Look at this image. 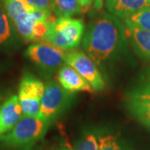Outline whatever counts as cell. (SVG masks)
<instances>
[{
  "mask_svg": "<svg viewBox=\"0 0 150 150\" xmlns=\"http://www.w3.org/2000/svg\"><path fill=\"white\" fill-rule=\"evenodd\" d=\"M19 37L25 42L38 43L44 39L51 23L53 12L42 10L26 0H0Z\"/></svg>",
  "mask_w": 150,
  "mask_h": 150,
  "instance_id": "obj_2",
  "label": "cell"
},
{
  "mask_svg": "<svg viewBox=\"0 0 150 150\" xmlns=\"http://www.w3.org/2000/svg\"><path fill=\"white\" fill-rule=\"evenodd\" d=\"M149 5L150 0H105L108 13L123 20Z\"/></svg>",
  "mask_w": 150,
  "mask_h": 150,
  "instance_id": "obj_12",
  "label": "cell"
},
{
  "mask_svg": "<svg viewBox=\"0 0 150 150\" xmlns=\"http://www.w3.org/2000/svg\"><path fill=\"white\" fill-rule=\"evenodd\" d=\"M51 8L58 17H73L79 14L82 7L79 0H50Z\"/></svg>",
  "mask_w": 150,
  "mask_h": 150,
  "instance_id": "obj_16",
  "label": "cell"
},
{
  "mask_svg": "<svg viewBox=\"0 0 150 150\" xmlns=\"http://www.w3.org/2000/svg\"><path fill=\"white\" fill-rule=\"evenodd\" d=\"M126 39L124 26L119 18L102 13L87 28L82 49L98 67L117 57L123 50Z\"/></svg>",
  "mask_w": 150,
  "mask_h": 150,
  "instance_id": "obj_1",
  "label": "cell"
},
{
  "mask_svg": "<svg viewBox=\"0 0 150 150\" xmlns=\"http://www.w3.org/2000/svg\"><path fill=\"white\" fill-rule=\"evenodd\" d=\"M128 94L150 97V68L146 69L143 72L139 80Z\"/></svg>",
  "mask_w": 150,
  "mask_h": 150,
  "instance_id": "obj_19",
  "label": "cell"
},
{
  "mask_svg": "<svg viewBox=\"0 0 150 150\" xmlns=\"http://www.w3.org/2000/svg\"><path fill=\"white\" fill-rule=\"evenodd\" d=\"M23 117L18 95L13 94L0 106V138L10 131Z\"/></svg>",
  "mask_w": 150,
  "mask_h": 150,
  "instance_id": "obj_9",
  "label": "cell"
},
{
  "mask_svg": "<svg viewBox=\"0 0 150 150\" xmlns=\"http://www.w3.org/2000/svg\"><path fill=\"white\" fill-rule=\"evenodd\" d=\"M79 1L82 7V11H83V8H88L89 5L93 4V0H79Z\"/></svg>",
  "mask_w": 150,
  "mask_h": 150,
  "instance_id": "obj_21",
  "label": "cell"
},
{
  "mask_svg": "<svg viewBox=\"0 0 150 150\" xmlns=\"http://www.w3.org/2000/svg\"><path fill=\"white\" fill-rule=\"evenodd\" d=\"M74 150H99L96 130L87 129L83 131L79 139L76 142Z\"/></svg>",
  "mask_w": 150,
  "mask_h": 150,
  "instance_id": "obj_18",
  "label": "cell"
},
{
  "mask_svg": "<svg viewBox=\"0 0 150 150\" xmlns=\"http://www.w3.org/2000/svg\"><path fill=\"white\" fill-rule=\"evenodd\" d=\"M26 1L36 8L48 11V12H53L50 0H26Z\"/></svg>",
  "mask_w": 150,
  "mask_h": 150,
  "instance_id": "obj_20",
  "label": "cell"
},
{
  "mask_svg": "<svg viewBox=\"0 0 150 150\" xmlns=\"http://www.w3.org/2000/svg\"><path fill=\"white\" fill-rule=\"evenodd\" d=\"M65 64L69 65L85 79L93 90L101 91L105 87V81L97 64L83 51H66Z\"/></svg>",
  "mask_w": 150,
  "mask_h": 150,
  "instance_id": "obj_8",
  "label": "cell"
},
{
  "mask_svg": "<svg viewBox=\"0 0 150 150\" xmlns=\"http://www.w3.org/2000/svg\"><path fill=\"white\" fill-rule=\"evenodd\" d=\"M18 33L0 2V51L11 50L18 44Z\"/></svg>",
  "mask_w": 150,
  "mask_h": 150,
  "instance_id": "obj_14",
  "label": "cell"
},
{
  "mask_svg": "<svg viewBox=\"0 0 150 150\" xmlns=\"http://www.w3.org/2000/svg\"><path fill=\"white\" fill-rule=\"evenodd\" d=\"M3 102H4V96H3L2 93H0V106L3 103Z\"/></svg>",
  "mask_w": 150,
  "mask_h": 150,
  "instance_id": "obj_23",
  "label": "cell"
},
{
  "mask_svg": "<svg viewBox=\"0 0 150 150\" xmlns=\"http://www.w3.org/2000/svg\"><path fill=\"white\" fill-rule=\"evenodd\" d=\"M84 32V23L81 19L59 17L50 24L43 41L64 51L74 50L82 42Z\"/></svg>",
  "mask_w": 150,
  "mask_h": 150,
  "instance_id": "obj_4",
  "label": "cell"
},
{
  "mask_svg": "<svg viewBox=\"0 0 150 150\" xmlns=\"http://www.w3.org/2000/svg\"><path fill=\"white\" fill-rule=\"evenodd\" d=\"M99 150H133L118 134L106 129H96Z\"/></svg>",
  "mask_w": 150,
  "mask_h": 150,
  "instance_id": "obj_15",
  "label": "cell"
},
{
  "mask_svg": "<svg viewBox=\"0 0 150 150\" xmlns=\"http://www.w3.org/2000/svg\"><path fill=\"white\" fill-rule=\"evenodd\" d=\"M103 0H93V4L97 9H99L103 5Z\"/></svg>",
  "mask_w": 150,
  "mask_h": 150,
  "instance_id": "obj_22",
  "label": "cell"
},
{
  "mask_svg": "<svg viewBox=\"0 0 150 150\" xmlns=\"http://www.w3.org/2000/svg\"><path fill=\"white\" fill-rule=\"evenodd\" d=\"M57 79L65 90L70 93L93 91V88L76 70L69 65H63L58 72Z\"/></svg>",
  "mask_w": 150,
  "mask_h": 150,
  "instance_id": "obj_10",
  "label": "cell"
},
{
  "mask_svg": "<svg viewBox=\"0 0 150 150\" xmlns=\"http://www.w3.org/2000/svg\"><path fill=\"white\" fill-rule=\"evenodd\" d=\"M124 23L150 32V5L124 19Z\"/></svg>",
  "mask_w": 150,
  "mask_h": 150,
  "instance_id": "obj_17",
  "label": "cell"
},
{
  "mask_svg": "<svg viewBox=\"0 0 150 150\" xmlns=\"http://www.w3.org/2000/svg\"><path fill=\"white\" fill-rule=\"evenodd\" d=\"M44 90L45 84L39 79L29 73L23 74L18 93L23 116H39Z\"/></svg>",
  "mask_w": 150,
  "mask_h": 150,
  "instance_id": "obj_6",
  "label": "cell"
},
{
  "mask_svg": "<svg viewBox=\"0 0 150 150\" xmlns=\"http://www.w3.org/2000/svg\"><path fill=\"white\" fill-rule=\"evenodd\" d=\"M124 29L134 52L141 59L150 62V32L129 24L124 25Z\"/></svg>",
  "mask_w": 150,
  "mask_h": 150,
  "instance_id": "obj_11",
  "label": "cell"
},
{
  "mask_svg": "<svg viewBox=\"0 0 150 150\" xmlns=\"http://www.w3.org/2000/svg\"><path fill=\"white\" fill-rule=\"evenodd\" d=\"M65 54L64 50L46 41H41L29 45L25 57L42 69L54 71L65 63Z\"/></svg>",
  "mask_w": 150,
  "mask_h": 150,
  "instance_id": "obj_7",
  "label": "cell"
},
{
  "mask_svg": "<svg viewBox=\"0 0 150 150\" xmlns=\"http://www.w3.org/2000/svg\"><path fill=\"white\" fill-rule=\"evenodd\" d=\"M60 150H71V149H67V148H66V149H62Z\"/></svg>",
  "mask_w": 150,
  "mask_h": 150,
  "instance_id": "obj_24",
  "label": "cell"
},
{
  "mask_svg": "<svg viewBox=\"0 0 150 150\" xmlns=\"http://www.w3.org/2000/svg\"><path fill=\"white\" fill-rule=\"evenodd\" d=\"M126 107L134 118L150 129V97L128 94Z\"/></svg>",
  "mask_w": 150,
  "mask_h": 150,
  "instance_id": "obj_13",
  "label": "cell"
},
{
  "mask_svg": "<svg viewBox=\"0 0 150 150\" xmlns=\"http://www.w3.org/2000/svg\"><path fill=\"white\" fill-rule=\"evenodd\" d=\"M73 97L74 93L65 90L59 83L48 81L45 84L38 117L52 123L69 107Z\"/></svg>",
  "mask_w": 150,
  "mask_h": 150,
  "instance_id": "obj_5",
  "label": "cell"
},
{
  "mask_svg": "<svg viewBox=\"0 0 150 150\" xmlns=\"http://www.w3.org/2000/svg\"><path fill=\"white\" fill-rule=\"evenodd\" d=\"M71 150H74V149H71Z\"/></svg>",
  "mask_w": 150,
  "mask_h": 150,
  "instance_id": "obj_25",
  "label": "cell"
},
{
  "mask_svg": "<svg viewBox=\"0 0 150 150\" xmlns=\"http://www.w3.org/2000/svg\"><path fill=\"white\" fill-rule=\"evenodd\" d=\"M51 123L39 117L23 116L16 125L1 138L8 150H31L46 134Z\"/></svg>",
  "mask_w": 150,
  "mask_h": 150,
  "instance_id": "obj_3",
  "label": "cell"
}]
</instances>
